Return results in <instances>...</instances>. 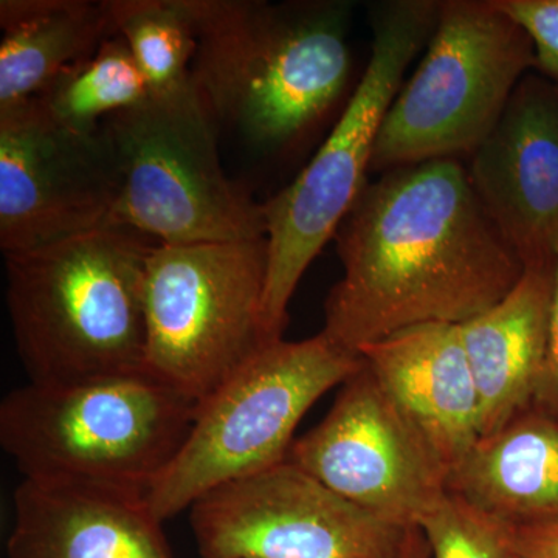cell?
Here are the masks:
<instances>
[{
	"label": "cell",
	"instance_id": "obj_26",
	"mask_svg": "<svg viewBox=\"0 0 558 558\" xmlns=\"http://www.w3.org/2000/svg\"><path fill=\"white\" fill-rule=\"evenodd\" d=\"M508 558H513V557H510L509 554H508Z\"/></svg>",
	"mask_w": 558,
	"mask_h": 558
},
{
	"label": "cell",
	"instance_id": "obj_12",
	"mask_svg": "<svg viewBox=\"0 0 558 558\" xmlns=\"http://www.w3.org/2000/svg\"><path fill=\"white\" fill-rule=\"evenodd\" d=\"M332 409L293 440L288 461L374 515L417 526L447 492L449 472L365 360Z\"/></svg>",
	"mask_w": 558,
	"mask_h": 558
},
{
	"label": "cell",
	"instance_id": "obj_20",
	"mask_svg": "<svg viewBox=\"0 0 558 558\" xmlns=\"http://www.w3.org/2000/svg\"><path fill=\"white\" fill-rule=\"evenodd\" d=\"M110 20L130 47L150 95H168L191 83L196 31L186 0H106Z\"/></svg>",
	"mask_w": 558,
	"mask_h": 558
},
{
	"label": "cell",
	"instance_id": "obj_8",
	"mask_svg": "<svg viewBox=\"0 0 558 558\" xmlns=\"http://www.w3.org/2000/svg\"><path fill=\"white\" fill-rule=\"evenodd\" d=\"M362 365L323 330L260 349L197 407L182 450L148 492L154 515L163 523L208 492L286 461L304 414Z\"/></svg>",
	"mask_w": 558,
	"mask_h": 558
},
{
	"label": "cell",
	"instance_id": "obj_17",
	"mask_svg": "<svg viewBox=\"0 0 558 558\" xmlns=\"http://www.w3.org/2000/svg\"><path fill=\"white\" fill-rule=\"evenodd\" d=\"M447 490L505 524L558 519V418L529 407L476 440Z\"/></svg>",
	"mask_w": 558,
	"mask_h": 558
},
{
	"label": "cell",
	"instance_id": "obj_7",
	"mask_svg": "<svg viewBox=\"0 0 558 558\" xmlns=\"http://www.w3.org/2000/svg\"><path fill=\"white\" fill-rule=\"evenodd\" d=\"M532 69V39L494 0L439 2L424 58L381 123L371 171L469 159Z\"/></svg>",
	"mask_w": 558,
	"mask_h": 558
},
{
	"label": "cell",
	"instance_id": "obj_15",
	"mask_svg": "<svg viewBox=\"0 0 558 558\" xmlns=\"http://www.w3.org/2000/svg\"><path fill=\"white\" fill-rule=\"evenodd\" d=\"M359 354L450 473L481 438L478 391L459 325L410 326Z\"/></svg>",
	"mask_w": 558,
	"mask_h": 558
},
{
	"label": "cell",
	"instance_id": "obj_16",
	"mask_svg": "<svg viewBox=\"0 0 558 558\" xmlns=\"http://www.w3.org/2000/svg\"><path fill=\"white\" fill-rule=\"evenodd\" d=\"M556 270L526 267L505 299L459 325L478 391L481 438L534 402L548 354Z\"/></svg>",
	"mask_w": 558,
	"mask_h": 558
},
{
	"label": "cell",
	"instance_id": "obj_14",
	"mask_svg": "<svg viewBox=\"0 0 558 558\" xmlns=\"http://www.w3.org/2000/svg\"><path fill=\"white\" fill-rule=\"evenodd\" d=\"M9 558H172L148 492L22 480Z\"/></svg>",
	"mask_w": 558,
	"mask_h": 558
},
{
	"label": "cell",
	"instance_id": "obj_18",
	"mask_svg": "<svg viewBox=\"0 0 558 558\" xmlns=\"http://www.w3.org/2000/svg\"><path fill=\"white\" fill-rule=\"evenodd\" d=\"M0 31V109L32 100L116 33L106 0H2Z\"/></svg>",
	"mask_w": 558,
	"mask_h": 558
},
{
	"label": "cell",
	"instance_id": "obj_13",
	"mask_svg": "<svg viewBox=\"0 0 558 558\" xmlns=\"http://www.w3.org/2000/svg\"><path fill=\"white\" fill-rule=\"evenodd\" d=\"M465 167L481 205L524 269L557 266V84L527 73Z\"/></svg>",
	"mask_w": 558,
	"mask_h": 558
},
{
	"label": "cell",
	"instance_id": "obj_25",
	"mask_svg": "<svg viewBox=\"0 0 558 558\" xmlns=\"http://www.w3.org/2000/svg\"><path fill=\"white\" fill-rule=\"evenodd\" d=\"M395 558H432L424 532L417 526H411Z\"/></svg>",
	"mask_w": 558,
	"mask_h": 558
},
{
	"label": "cell",
	"instance_id": "obj_19",
	"mask_svg": "<svg viewBox=\"0 0 558 558\" xmlns=\"http://www.w3.org/2000/svg\"><path fill=\"white\" fill-rule=\"evenodd\" d=\"M149 95L130 47L113 33L89 57L54 76L35 100L65 126L94 132L109 117L134 108Z\"/></svg>",
	"mask_w": 558,
	"mask_h": 558
},
{
	"label": "cell",
	"instance_id": "obj_2",
	"mask_svg": "<svg viewBox=\"0 0 558 558\" xmlns=\"http://www.w3.org/2000/svg\"><path fill=\"white\" fill-rule=\"evenodd\" d=\"M191 81L223 143L250 161L292 156L347 94L351 0H186Z\"/></svg>",
	"mask_w": 558,
	"mask_h": 558
},
{
	"label": "cell",
	"instance_id": "obj_5",
	"mask_svg": "<svg viewBox=\"0 0 558 558\" xmlns=\"http://www.w3.org/2000/svg\"><path fill=\"white\" fill-rule=\"evenodd\" d=\"M197 407L148 373L28 381L0 403V446L27 480L149 492L182 450Z\"/></svg>",
	"mask_w": 558,
	"mask_h": 558
},
{
	"label": "cell",
	"instance_id": "obj_24",
	"mask_svg": "<svg viewBox=\"0 0 558 558\" xmlns=\"http://www.w3.org/2000/svg\"><path fill=\"white\" fill-rule=\"evenodd\" d=\"M532 407L558 418V264L556 282H554L553 307H550V326L548 354L545 366L535 389Z\"/></svg>",
	"mask_w": 558,
	"mask_h": 558
},
{
	"label": "cell",
	"instance_id": "obj_23",
	"mask_svg": "<svg viewBox=\"0 0 558 558\" xmlns=\"http://www.w3.org/2000/svg\"><path fill=\"white\" fill-rule=\"evenodd\" d=\"M497 523L510 557L558 558V519L531 524Z\"/></svg>",
	"mask_w": 558,
	"mask_h": 558
},
{
	"label": "cell",
	"instance_id": "obj_10",
	"mask_svg": "<svg viewBox=\"0 0 558 558\" xmlns=\"http://www.w3.org/2000/svg\"><path fill=\"white\" fill-rule=\"evenodd\" d=\"M202 558H395L411 527L340 497L286 461L190 508Z\"/></svg>",
	"mask_w": 558,
	"mask_h": 558
},
{
	"label": "cell",
	"instance_id": "obj_9",
	"mask_svg": "<svg viewBox=\"0 0 558 558\" xmlns=\"http://www.w3.org/2000/svg\"><path fill=\"white\" fill-rule=\"evenodd\" d=\"M266 238L159 244L145 278V371L201 403L270 344Z\"/></svg>",
	"mask_w": 558,
	"mask_h": 558
},
{
	"label": "cell",
	"instance_id": "obj_1",
	"mask_svg": "<svg viewBox=\"0 0 558 558\" xmlns=\"http://www.w3.org/2000/svg\"><path fill=\"white\" fill-rule=\"evenodd\" d=\"M333 240L343 277L326 299L323 332L354 352L422 323L469 322L524 274L459 159L366 183Z\"/></svg>",
	"mask_w": 558,
	"mask_h": 558
},
{
	"label": "cell",
	"instance_id": "obj_22",
	"mask_svg": "<svg viewBox=\"0 0 558 558\" xmlns=\"http://www.w3.org/2000/svg\"><path fill=\"white\" fill-rule=\"evenodd\" d=\"M526 31L535 50L538 75L558 86V0H494Z\"/></svg>",
	"mask_w": 558,
	"mask_h": 558
},
{
	"label": "cell",
	"instance_id": "obj_21",
	"mask_svg": "<svg viewBox=\"0 0 558 558\" xmlns=\"http://www.w3.org/2000/svg\"><path fill=\"white\" fill-rule=\"evenodd\" d=\"M417 527L427 538L432 558H508L497 521L449 490Z\"/></svg>",
	"mask_w": 558,
	"mask_h": 558
},
{
	"label": "cell",
	"instance_id": "obj_6",
	"mask_svg": "<svg viewBox=\"0 0 558 558\" xmlns=\"http://www.w3.org/2000/svg\"><path fill=\"white\" fill-rule=\"evenodd\" d=\"M102 131L121 179L109 227L159 244L266 238L263 202L230 178L193 81L109 117Z\"/></svg>",
	"mask_w": 558,
	"mask_h": 558
},
{
	"label": "cell",
	"instance_id": "obj_4",
	"mask_svg": "<svg viewBox=\"0 0 558 558\" xmlns=\"http://www.w3.org/2000/svg\"><path fill=\"white\" fill-rule=\"evenodd\" d=\"M436 0H387L371 10L373 43L362 78L328 137L295 179L263 202L267 281L263 323L267 340H282L288 307L301 278L365 189L389 106L411 62L427 47L438 20Z\"/></svg>",
	"mask_w": 558,
	"mask_h": 558
},
{
	"label": "cell",
	"instance_id": "obj_3",
	"mask_svg": "<svg viewBox=\"0 0 558 558\" xmlns=\"http://www.w3.org/2000/svg\"><path fill=\"white\" fill-rule=\"evenodd\" d=\"M156 244L102 227L5 255L7 307L31 384L146 373L145 278Z\"/></svg>",
	"mask_w": 558,
	"mask_h": 558
},
{
	"label": "cell",
	"instance_id": "obj_11",
	"mask_svg": "<svg viewBox=\"0 0 558 558\" xmlns=\"http://www.w3.org/2000/svg\"><path fill=\"white\" fill-rule=\"evenodd\" d=\"M121 179L102 126H65L32 98L0 109V248L31 252L109 227Z\"/></svg>",
	"mask_w": 558,
	"mask_h": 558
}]
</instances>
